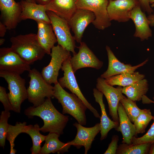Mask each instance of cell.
<instances>
[{
	"label": "cell",
	"mask_w": 154,
	"mask_h": 154,
	"mask_svg": "<svg viewBox=\"0 0 154 154\" xmlns=\"http://www.w3.org/2000/svg\"><path fill=\"white\" fill-rule=\"evenodd\" d=\"M51 98H46L41 105L37 107L31 106L24 111L25 114L29 118L37 116L44 121L43 125L40 131L45 133H55L60 135L63 133V130L68 120L69 117L58 111L53 105Z\"/></svg>",
	"instance_id": "1"
},
{
	"label": "cell",
	"mask_w": 154,
	"mask_h": 154,
	"mask_svg": "<svg viewBox=\"0 0 154 154\" xmlns=\"http://www.w3.org/2000/svg\"><path fill=\"white\" fill-rule=\"evenodd\" d=\"M10 41L11 49L30 65L42 59L46 54L38 42L37 34L19 35L12 37Z\"/></svg>",
	"instance_id": "2"
},
{
	"label": "cell",
	"mask_w": 154,
	"mask_h": 154,
	"mask_svg": "<svg viewBox=\"0 0 154 154\" xmlns=\"http://www.w3.org/2000/svg\"><path fill=\"white\" fill-rule=\"evenodd\" d=\"M54 86L53 97L61 104L62 114H69L75 119L78 123L83 125H86L85 112L87 108L84 103L75 94L65 91L58 82Z\"/></svg>",
	"instance_id": "3"
},
{
	"label": "cell",
	"mask_w": 154,
	"mask_h": 154,
	"mask_svg": "<svg viewBox=\"0 0 154 154\" xmlns=\"http://www.w3.org/2000/svg\"><path fill=\"white\" fill-rule=\"evenodd\" d=\"M29 72L30 80L27 89L28 99L36 107L43 103L46 98L54 97V86L48 83L36 69H31Z\"/></svg>",
	"instance_id": "4"
},
{
	"label": "cell",
	"mask_w": 154,
	"mask_h": 154,
	"mask_svg": "<svg viewBox=\"0 0 154 154\" xmlns=\"http://www.w3.org/2000/svg\"><path fill=\"white\" fill-rule=\"evenodd\" d=\"M0 77L8 84L9 92L7 94L13 111L20 113L22 103L28 99L25 79L17 73L2 70H0Z\"/></svg>",
	"instance_id": "5"
},
{
	"label": "cell",
	"mask_w": 154,
	"mask_h": 154,
	"mask_svg": "<svg viewBox=\"0 0 154 154\" xmlns=\"http://www.w3.org/2000/svg\"><path fill=\"white\" fill-rule=\"evenodd\" d=\"M46 13L50 20L58 44L71 52L73 54H76L75 40L70 32L68 22L51 11H47Z\"/></svg>",
	"instance_id": "6"
},
{
	"label": "cell",
	"mask_w": 154,
	"mask_h": 154,
	"mask_svg": "<svg viewBox=\"0 0 154 154\" xmlns=\"http://www.w3.org/2000/svg\"><path fill=\"white\" fill-rule=\"evenodd\" d=\"M108 0H76L77 9L90 11L95 18L92 24L96 29L103 30L111 25L107 11Z\"/></svg>",
	"instance_id": "7"
},
{
	"label": "cell",
	"mask_w": 154,
	"mask_h": 154,
	"mask_svg": "<svg viewBox=\"0 0 154 154\" xmlns=\"http://www.w3.org/2000/svg\"><path fill=\"white\" fill-rule=\"evenodd\" d=\"M50 55V62L43 68L41 74L48 83L55 84L58 82L59 71L61 68L63 62L71 56L70 52L58 44L52 48Z\"/></svg>",
	"instance_id": "8"
},
{
	"label": "cell",
	"mask_w": 154,
	"mask_h": 154,
	"mask_svg": "<svg viewBox=\"0 0 154 154\" xmlns=\"http://www.w3.org/2000/svg\"><path fill=\"white\" fill-rule=\"evenodd\" d=\"M71 57L64 61L62 64L61 69L64 72V76L59 79L58 83L63 88H65L68 89L72 93L77 96L94 116L100 119L101 116L97 110L88 101L79 88L74 75L75 73L70 64V60Z\"/></svg>",
	"instance_id": "9"
},
{
	"label": "cell",
	"mask_w": 154,
	"mask_h": 154,
	"mask_svg": "<svg viewBox=\"0 0 154 154\" xmlns=\"http://www.w3.org/2000/svg\"><path fill=\"white\" fill-rule=\"evenodd\" d=\"M96 82V88L103 93L107 99L109 114L112 120L119 124L118 106L120 100L124 96L121 92L122 86L114 88L107 84L105 79L101 77L97 79Z\"/></svg>",
	"instance_id": "10"
},
{
	"label": "cell",
	"mask_w": 154,
	"mask_h": 154,
	"mask_svg": "<svg viewBox=\"0 0 154 154\" xmlns=\"http://www.w3.org/2000/svg\"><path fill=\"white\" fill-rule=\"evenodd\" d=\"M77 47L78 52L71 57L70 62L74 72L79 69L86 67L99 69L103 62L100 60L84 42H82Z\"/></svg>",
	"instance_id": "11"
},
{
	"label": "cell",
	"mask_w": 154,
	"mask_h": 154,
	"mask_svg": "<svg viewBox=\"0 0 154 154\" xmlns=\"http://www.w3.org/2000/svg\"><path fill=\"white\" fill-rule=\"evenodd\" d=\"M30 65L24 61L11 48L0 49V70L15 72L21 75L30 70Z\"/></svg>",
	"instance_id": "12"
},
{
	"label": "cell",
	"mask_w": 154,
	"mask_h": 154,
	"mask_svg": "<svg viewBox=\"0 0 154 154\" xmlns=\"http://www.w3.org/2000/svg\"><path fill=\"white\" fill-rule=\"evenodd\" d=\"M140 5L137 0H114L109 1L107 11L110 20L126 22L130 19L133 9Z\"/></svg>",
	"instance_id": "13"
},
{
	"label": "cell",
	"mask_w": 154,
	"mask_h": 154,
	"mask_svg": "<svg viewBox=\"0 0 154 154\" xmlns=\"http://www.w3.org/2000/svg\"><path fill=\"white\" fill-rule=\"evenodd\" d=\"M95 15L92 11L86 9H77L68 22L74 33V38L80 43L84 32L88 26L94 21Z\"/></svg>",
	"instance_id": "14"
},
{
	"label": "cell",
	"mask_w": 154,
	"mask_h": 154,
	"mask_svg": "<svg viewBox=\"0 0 154 154\" xmlns=\"http://www.w3.org/2000/svg\"><path fill=\"white\" fill-rule=\"evenodd\" d=\"M73 125L77 129V134L73 140L67 143L77 149L84 147V153L87 154L91 148L95 137L100 131V123H97L94 126L90 127H85L77 122L74 123Z\"/></svg>",
	"instance_id": "15"
},
{
	"label": "cell",
	"mask_w": 154,
	"mask_h": 154,
	"mask_svg": "<svg viewBox=\"0 0 154 154\" xmlns=\"http://www.w3.org/2000/svg\"><path fill=\"white\" fill-rule=\"evenodd\" d=\"M0 9L3 23L8 30L13 29L20 21L21 7L14 0H0Z\"/></svg>",
	"instance_id": "16"
},
{
	"label": "cell",
	"mask_w": 154,
	"mask_h": 154,
	"mask_svg": "<svg viewBox=\"0 0 154 154\" xmlns=\"http://www.w3.org/2000/svg\"><path fill=\"white\" fill-rule=\"evenodd\" d=\"M106 49L108 56V67L107 70L100 76V77L104 79L123 73H133L136 69L146 64L148 60L147 59L134 66L130 64H125L118 60L109 46H106Z\"/></svg>",
	"instance_id": "17"
},
{
	"label": "cell",
	"mask_w": 154,
	"mask_h": 154,
	"mask_svg": "<svg viewBox=\"0 0 154 154\" xmlns=\"http://www.w3.org/2000/svg\"><path fill=\"white\" fill-rule=\"evenodd\" d=\"M130 19L133 21L135 27L133 36L143 41L147 40L152 36V31L150 27L149 21L145 13L139 5L132 10Z\"/></svg>",
	"instance_id": "18"
},
{
	"label": "cell",
	"mask_w": 154,
	"mask_h": 154,
	"mask_svg": "<svg viewBox=\"0 0 154 154\" xmlns=\"http://www.w3.org/2000/svg\"><path fill=\"white\" fill-rule=\"evenodd\" d=\"M20 4L22 10L20 21L30 19L36 22L40 21L51 24L44 5L25 0L22 1Z\"/></svg>",
	"instance_id": "19"
},
{
	"label": "cell",
	"mask_w": 154,
	"mask_h": 154,
	"mask_svg": "<svg viewBox=\"0 0 154 154\" xmlns=\"http://www.w3.org/2000/svg\"><path fill=\"white\" fill-rule=\"evenodd\" d=\"M44 6L46 11H51L67 21L77 9L76 0H51Z\"/></svg>",
	"instance_id": "20"
},
{
	"label": "cell",
	"mask_w": 154,
	"mask_h": 154,
	"mask_svg": "<svg viewBox=\"0 0 154 154\" xmlns=\"http://www.w3.org/2000/svg\"><path fill=\"white\" fill-rule=\"evenodd\" d=\"M37 34L38 42L48 54L50 55L52 48L57 40L50 24L37 21Z\"/></svg>",
	"instance_id": "21"
},
{
	"label": "cell",
	"mask_w": 154,
	"mask_h": 154,
	"mask_svg": "<svg viewBox=\"0 0 154 154\" xmlns=\"http://www.w3.org/2000/svg\"><path fill=\"white\" fill-rule=\"evenodd\" d=\"M119 124L115 129L120 131L122 135V143L128 145L131 144L133 137L135 136L136 129L134 124L132 123L121 103L119 102L117 108Z\"/></svg>",
	"instance_id": "22"
},
{
	"label": "cell",
	"mask_w": 154,
	"mask_h": 154,
	"mask_svg": "<svg viewBox=\"0 0 154 154\" xmlns=\"http://www.w3.org/2000/svg\"><path fill=\"white\" fill-rule=\"evenodd\" d=\"M93 94L96 102L99 104L101 109L100 139L102 140L107 137L108 133L111 129L114 128L116 129L119 124L111 120L108 116L103 101V93L96 88H94L93 89Z\"/></svg>",
	"instance_id": "23"
},
{
	"label": "cell",
	"mask_w": 154,
	"mask_h": 154,
	"mask_svg": "<svg viewBox=\"0 0 154 154\" xmlns=\"http://www.w3.org/2000/svg\"><path fill=\"white\" fill-rule=\"evenodd\" d=\"M60 135L55 133H49L46 135L45 143L41 149L40 154H48L51 153L63 154L68 151L70 146L67 142L64 143L60 141Z\"/></svg>",
	"instance_id": "24"
},
{
	"label": "cell",
	"mask_w": 154,
	"mask_h": 154,
	"mask_svg": "<svg viewBox=\"0 0 154 154\" xmlns=\"http://www.w3.org/2000/svg\"><path fill=\"white\" fill-rule=\"evenodd\" d=\"M148 89L147 80L144 78L136 83L123 87L121 92L131 100L134 101H139L141 100L143 96L146 94Z\"/></svg>",
	"instance_id": "25"
},
{
	"label": "cell",
	"mask_w": 154,
	"mask_h": 154,
	"mask_svg": "<svg viewBox=\"0 0 154 154\" xmlns=\"http://www.w3.org/2000/svg\"><path fill=\"white\" fill-rule=\"evenodd\" d=\"M145 75L138 72L133 73H125L112 76L105 79L106 82L111 86L118 85L123 87L128 86L143 79Z\"/></svg>",
	"instance_id": "26"
},
{
	"label": "cell",
	"mask_w": 154,
	"mask_h": 154,
	"mask_svg": "<svg viewBox=\"0 0 154 154\" xmlns=\"http://www.w3.org/2000/svg\"><path fill=\"white\" fill-rule=\"evenodd\" d=\"M39 125L36 124L34 125H27L24 133L28 134L31 137L33 145L31 149L32 154H40L41 149V143L45 140L46 136L41 134Z\"/></svg>",
	"instance_id": "27"
},
{
	"label": "cell",
	"mask_w": 154,
	"mask_h": 154,
	"mask_svg": "<svg viewBox=\"0 0 154 154\" xmlns=\"http://www.w3.org/2000/svg\"><path fill=\"white\" fill-rule=\"evenodd\" d=\"M151 143L128 145L122 143L118 146L116 154H146L148 153Z\"/></svg>",
	"instance_id": "28"
},
{
	"label": "cell",
	"mask_w": 154,
	"mask_h": 154,
	"mask_svg": "<svg viewBox=\"0 0 154 154\" xmlns=\"http://www.w3.org/2000/svg\"><path fill=\"white\" fill-rule=\"evenodd\" d=\"M153 117L150 109H141L140 113L133 123L136 129L135 136L138 134L145 132L146 128L153 119Z\"/></svg>",
	"instance_id": "29"
},
{
	"label": "cell",
	"mask_w": 154,
	"mask_h": 154,
	"mask_svg": "<svg viewBox=\"0 0 154 154\" xmlns=\"http://www.w3.org/2000/svg\"><path fill=\"white\" fill-rule=\"evenodd\" d=\"M27 123L17 122L15 125L9 124L7 131L6 139L9 141L10 145V154H15L17 151L14 149V141L16 138L20 133H24Z\"/></svg>",
	"instance_id": "30"
},
{
	"label": "cell",
	"mask_w": 154,
	"mask_h": 154,
	"mask_svg": "<svg viewBox=\"0 0 154 154\" xmlns=\"http://www.w3.org/2000/svg\"><path fill=\"white\" fill-rule=\"evenodd\" d=\"M125 112L131 121L133 123L136 118L140 113L141 109L137 106L136 101L125 96L120 101Z\"/></svg>",
	"instance_id": "31"
},
{
	"label": "cell",
	"mask_w": 154,
	"mask_h": 154,
	"mask_svg": "<svg viewBox=\"0 0 154 154\" xmlns=\"http://www.w3.org/2000/svg\"><path fill=\"white\" fill-rule=\"evenodd\" d=\"M10 116L9 111L4 110L1 112L0 116V145L3 149L9 125L8 120Z\"/></svg>",
	"instance_id": "32"
},
{
	"label": "cell",
	"mask_w": 154,
	"mask_h": 154,
	"mask_svg": "<svg viewBox=\"0 0 154 154\" xmlns=\"http://www.w3.org/2000/svg\"><path fill=\"white\" fill-rule=\"evenodd\" d=\"M153 120V122L147 132L139 137L137 138L135 136L133 137L131 141V144H139L146 143H152L154 142V116Z\"/></svg>",
	"instance_id": "33"
},
{
	"label": "cell",
	"mask_w": 154,
	"mask_h": 154,
	"mask_svg": "<svg viewBox=\"0 0 154 154\" xmlns=\"http://www.w3.org/2000/svg\"><path fill=\"white\" fill-rule=\"evenodd\" d=\"M0 101L3 105L5 110L13 111V107L6 92V89L1 86H0Z\"/></svg>",
	"instance_id": "34"
},
{
	"label": "cell",
	"mask_w": 154,
	"mask_h": 154,
	"mask_svg": "<svg viewBox=\"0 0 154 154\" xmlns=\"http://www.w3.org/2000/svg\"><path fill=\"white\" fill-rule=\"evenodd\" d=\"M119 137L117 135H113L112 138V140L109 144L108 147L104 154H115L118 147V142Z\"/></svg>",
	"instance_id": "35"
},
{
	"label": "cell",
	"mask_w": 154,
	"mask_h": 154,
	"mask_svg": "<svg viewBox=\"0 0 154 154\" xmlns=\"http://www.w3.org/2000/svg\"><path fill=\"white\" fill-rule=\"evenodd\" d=\"M142 11L148 15L152 13L153 10L151 7L149 0H137Z\"/></svg>",
	"instance_id": "36"
},
{
	"label": "cell",
	"mask_w": 154,
	"mask_h": 154,
	"mask_svg": "<svg viewBox=\"0 0 154 154\" xmlns=\"http://www.w3.org/2000/svg\"><path fill=\"white\" fill-rule=\"evenodd\" d=\"M7 29L5 25L2 22H0V37H3L5 35Z\"/></svg>",
	"instance_id": "37"
},
{
	"label": "cell",
	"mask_w": 154,
	"mask_h": 154,
	"mask_svg": "<svg viewBox=\"0 0 154 154\" xmlns=\"http://www.w3.org/2000/svg\"><path fill=\"white\" fill-rule=\"evenodd\" d=\"M143 104H149L151 103H154V101L149 98L145 95L143 96L142 100Z\"/></svg>",
	"instance_id": "38"
},
{
	"label": "cell",
	"mask_w": 154,
	"mask_h": 154,
	"mask_svg": "<svg viewBox=\"0 0 154 154\" xmlns=\"http://www.w3.org/2000/svg\"><path fill=\"white\" fill-rule=\"evenodd\" d=\"M51 0H35L38 4L44 5L48 3Z\"/></svg>",
	"instance_id": "39"
},
{
	"label": "cell",
	"mask_w": 154,
	"mask_h": 154,
	"mask_svg": "<svg viewBox=\"0 0 154 154\" xmlns=\"http://www.w3.org/2000/svg\"><path fill=\"white\" fill-rule=\"evenodd\" d=\"M149 153L154 154V142L151 143Z\"/></svg>",
	"instance_id": "40"
},
{
	"label": "cell",
	"mask_w": 154,
	"mask_h": 154,
	"mask_svg": "<svg viewBox=\"0 0 154 154\" xmlns=\"http://www.w3.org/2000/svg\"><path fill=\"white\" fill-rule=\"evenodd\" d=\"M5 40L4 38H0V45H2L4 43Z\"/></svg>",
	"instance_id": "41"
},
{
	"label": "cell",
	"mask_w": 154,
	"mask_h": 154,
	"mask_svg": "<svg viewBox=\"0 0 154 154\" xmlns=\"http://www.w3.org/2000/svg\"><path fill=\"white\" fill-rule=\"evenodd\" d=\"M149 2L150 4H151V7H154V0H149Z\"/></svg>",
	"instance_id": "42"
},
{
	"label": "cell",
	"mask_w": 154,
	"mask_h": 154,
	"mask_svg": "<svg viewBox=\"0 0 154 154\" xmlns=\"http://www.w3.org/2000/svg\"><path fill=\"white\" fill-rule=\"evenodd\" d=\"M25 0L29 2H32V3H36L35 0Z\"/></svg>",
	"instance_id": "43"
},
{
	"label": "cell",
	"mask_w": 154,
	"mask_h": 154,
	"mask_svg": "<svg viewBox=\"0 0 154 154\" xmlns=\"http://www.w3.org/2000/svg\"><path fill=\"white\" fill-rule=\"evenodd\" d=\"M109 1H112L114 0H108Z\"/></svg>",
	"instance_id": "44"
},
{
	"label": "cell",
	"mask_w": 154,
	"mask_h": 154,
	"mask_svg": "<svg viewBox=\"0 0 154 154\" xmlns=\"http://www.w3.org/2000/svg\"><path fill=\"white\" fill-rule=\"evenodd\" d=\"M153 100H154V96L153 97Z\"/></svg>",
	"instance_id": "45"
}]
</instances>
